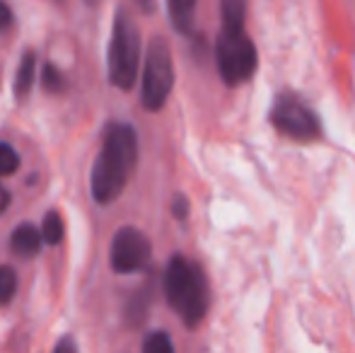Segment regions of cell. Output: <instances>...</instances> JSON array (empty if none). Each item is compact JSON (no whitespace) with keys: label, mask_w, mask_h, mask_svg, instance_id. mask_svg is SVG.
<instances>
[{"label":"cell","mask_w":355,"mask_h":353,"mask_svg":"<svg viewBox=\"0 0 355 353\" xmlns=\"http://www.w3.org/2000/svg\"><path fill=\"white\" fill-rule=\"evenodd\" d=\"M109 255H112V268L116 273H136L150 261L153 247H150V240L138 227L126 225L116 230Z\"/></svg>","instance_id":"52a82bcc"},{"label":"cell","mask_w":355,"mask_h":353,"mask_svg":"<svg viewBox=\"0 0 355 353\" xmlns=\"http://www.w3.org/2000/svg\"><path fill=\"white\" fill-rule=\"evenodd\" d=\"M53 351H56V353H61V351H78V344H75L71 336H66V339H61L56 346H53Z\"/></svg>","instance_id":"d6986e66"},{"label":"cell","mask_w":355,"mask_h":353,"mask_svg":"<svg viewBox=\"0 0 355 353\" xmlns=\"http://www.w3.org/2000/svg\"><path fill=\"white\" fill-rule=\"evenodd\" d=\"M42 83H44V87H46V92H53V94L66 92V87H68V83H66V78H63V73L58 71V68L53 66V63H46V66H44Z\"/></svg>","instance_id":"5bb4252c"},{"label":"cell","mask_w":355,"mask_h":353,"mask_svg":"<svg viewBox=\"0 0 355 353\" xmlns=\"http://www.w3.org/2000/svg\"><path fill=\"white\" fill-rule=\"evenodd\" d=\"M138 5H141L143 10H153V0H136Z\"/></svg>","instance_id":"44dd1931"},{"label":"cell","mask_w":355,"mask_h":353,"mask_svg":"<svg viewBox=\"0 0 355 353\" xmlns=\"http://www.w3.org/2000/svg\"><path fill=\"white\" fill-rule=\"evenodd\" d=\"M8 206H10V191H8V189L0 187V213H3Z\"/></svg>","instance_id":"ffe728a7"},{"label":"cell","mask_w":355,"mask_h":353,"mask_svg":"<svg viewBox=\"0 0 355 353\" xmlns=\"http://www.w3.org/2000/svg\"><path fill=\"white\" fill-rule=\"evenodd\" d=\"M10 24H12V10L0 0V32H5Z\"/></svg>","instance_id":"e0dca14e"},{"label":"cell","mask_w":355,"mask_h":353,"mask_svg":"<svg viewBox=\"0 0 355 353\" xmlns=\"http://www.w3.org/2000/svg\"><path fill=\"white\" fill-rule=\"evenodd\" d=\"M164 298L187 327H198L208 312V281L203 268L174 255L164 268Z\"/></svg>","instance_id":"7a4b0ae2"},{"label":"cell","mask_w":355,"mask_h":353,"mask_svg":"<svg viewBox=\"0 0 355 353\" xmlns=\"http://www.w3.org/2000/svg\"><path fill=\"white\" fill-rule=\"evenodd\" d=\"M19 167V155L15 153V148H10L8 143H0V177L15 175Z\"/></svg>","instance_id":"2e32d148"},{"label":"cell","mask_w":355,"mask_h":353,"mask_svg":"<svg viewBox=\"0 0 355 353\" xmlns=\"http://www.w3.org/2000/svg\"><path fill=\"white\" fill-rule=\"evenodd\" d=\"M17 293V273L12 266H0V305H8Z\"/></svg>","instance_id":"4fadbf2b"},{"label":"cell","mask_w":355,"mask_h":353,"mask_svg":"<svg viewBox=\"0 0 355 353\" xmlns=\"http://www.w3.org/2000/svg\"><path fill=\"white\" fill-rule=\"evenodd\" d=\"M34 73H37V53L27 51L17 68V76H15V94H17L19 99L27 97L29 89L34 87Z\"/></svg>","instance_id":"8fae6325"},{"label":"cell","mask_w":355,"mask_h":353,"mask_svg":"<svg viewBox=\"0 0 355 353\" xmlns=\"http://www.w3.org/2000/svg\"><path fill=\"white\" fill-rule=\"evenodd\" d=\"M169 19L174 29L189 34L193 29V15H196V0H167Z\"/></svg>","instance_id":"30bf717a"},{"label":"cell","mask_w":355,"mask_h":353,"mask_svg":"<svg viewBox=\"0 0 355 353\" xmlns=\"http://www.w3.org/2000/svg\"><path fill=\"white\" fill-rule=\"evenodd\" d=\"M141 68V32L123 10L114 19L112 42H109V80L119 89H131L138 80Z\"/></svg>","instance_id":"3957f363"},{"label":"cell","mask_w":355,"mask_h":353,"mask_svg":"<svg viewBox=\"0 0 355 353\" xmlns=\"http://www.w3.org/2000/svg\"><path fill=\"white\" fill-rule=\"evenodd\" d=\"M42 235H44V242L46 245H61L63 240V221L56 211L46 213L44 218V225H42Z\"/></svg>","instance_id":"7c38bea8"},{"label":"cell","mask_w":355,"mask_h":353,"mask_svg":"<svg viewBox=\"0 0 355 353\" xmlns=\"http://www.w3.org/2000/svg\"><path fill=\"white\" fill-rule=\"evenodd\" d=\"M215 61L225 85L234 87L247 83L257 73L259 56L252 39L244 32H220L215 44Z\"/></svg>","instance_id":"5b68a950"},{"label":"cell","mask_w":355,"mask_h":353,"mask_svg":"<svg viewBox=\"0 0 355 353\" xmlns=\"http://www.w3.org/2000/svg\"><path fill=\"white\" fill-rule=\"evenodd\" d=\"M42 245H44V235L34 225H27V223L19 225V227H15L12 240H10V247H12L19 257H24V259L39 255Z\"/></svg>","instance_id":"ba28073f"},{"label":"cell","mask_w":355,"mask_h":353,"mask_svg":"<svg viewBox=\"0 0 355 353\" xmlns=\"http://www.w3.org/2000/svg\"><path fill=\"white\" fill-rule=\"evenodd\" d=\"M247 0H220V19L223 32H244Z\"/></svg>","instance_id":"9c48e42d"},{"label":"cell","mask_w":355,"mask_h":353,"mask_svg":"<svg viewBox=\"0 0 355 353\" xmlns=\"http://www.w3.org/2000/svg\"><path fill=\"white\" fill-rule=\"evenodd\" d=\"M143 351L145 353H172L174 344H172V339H169V334H164V332H153L150 336H145Z\"/></svg>","instance_id":"9a60e30c"},{"label":"cell","mask_w":355,"mask_h":353,"mask_svg":"<svg viewBox=\"0 0 355 353\" xmlns=\"http://www.w3.org/2000/svg\"><path fill=\"white\" fill-rule=\"evenodd\" d=\"M174 216L179 218V221H184V218L189 216V201L184 196H177L174 198Z\"/></svg>","instance_id":"ac0fdd59"},{"label":"cell","mask_w":355,"mask_h":353,"mask_svg":"<svg viewBox=\"0 0 355 353\" xmlns=\"http://www.w3.org/2000/svg\"><path fill=\"white\" fill-rule=\"evenodd\" d=\"M138 160V136L128 123H109L104 131V143L99 157L89 175V189L97 203L116 201L126 189L128 179L136 170Z\"/></svg>","instance_id":"6da1fadb"},{"label":"cell","mask_w":355,"mask_h":353,"mask_svg":"<svg viewBox=\"0 0 355 353\" xmlns=\"http://www.w3.org/2000/svg\"><path fill=\"white\" fill-rule=\"evenodd\" d=\"M271 123L278 133L293 141H314L319 136V119L295 94H278L273 99Z\"/></svg>","instance_id":"8992f818"},{"label":"cell","mask_w":355,"mask_h":353,"mask_svg":"<svg viewBox=\"0 0 355 353\" xmlns=\"http://www.w3.org/2000/svg\"><path fill=\"white\" fill-rule=\"evenodd\" d=\"M174 87V61L167 39L155 37L145 53L141 99L148 112H159Z\"/></svg>","instance_id":"277c9868"}]
</instances>
